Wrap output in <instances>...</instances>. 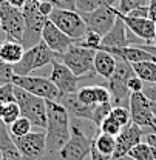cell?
<instances>
[{"label":"cell","mask_w":156,"mask_h":160,"mask_svg":"<svg viewBox=\"0 0 156 160\" xmlns=\"http://www.w3.org/2000/svg\"><path fill=\"white\" fill-rule=\"evenodd\" d=\"M148 2H150V0H119V2L116 3V6H113V8H116L119 12L127 14V12H130V11L136 9V8L147 6V5H148Z\"/></svg>","instance_id":"cell-31"},{"label":"cell","mask_w":156,"mask_h":160,"mask_svg":"<svg viewBox=\"0 0 156 160\" xmlns=\"http://www.w3.org/2000/svg\"><path fill=\"white\" fill-rule=\"evenodd\" d=\"M9 102H16L13 83H6L0 86V103H9Z\"/></svg>","instance_id":"cell-34"},{"label":"cell","mask_w":156,"mask_h":160,"mask_svg":"<svg viewBox=\"0 0 156 160\" xmlns=\"http://www.w3.org/2000/svg\"><path fill=\"white\" fill-rule=\"evenodd\" d=\"M94 54H96L94 49H90V48L80 46L78 43H73L70 46V49L65 54H62L59 59H60L62 63H65L76 76L85 77V76H90V72L94 71V68H93Z\"/></svg>","instance_id":"cell-7"},{"label":"cell","mask_w":156,"mask_h":160,"mask_svg":"<svg viewBox=\"0 0 156 160\" xmlns=\"http://www.w3.org/2000/svg\"><path fill=\"white\" fill-rule=\"evenodd\" d=\"M102 5H105V0H76V11L80 14H88Z\"/></svg>","instance_id":"cell-32"},{"label":"cell","mask_w":156,"mask_h":160,"mask_svg":"<svg viewBox=\"0 0 156 160\" xmlns=\"http://www.w3.org/2000/svg\"><path fill=\"white\" fill-rule=\"evenodd\" d=\"M128 109L132 114V122L144 129V134L156 132V119L152 111V102L144 96V92H133L130 96Z\"/></svg>","instance_id":"cell-10"},{"label":"cell","mask_w":156,"mask_h":160,"mask_svg":"<svg viewBox=\"0 0 156 160\" xmlns=\"http://www.w3.org/2000/svg\"><path fill=\"white\" fill-rule=\"evenodd\" d=\"M42 42H45V45L57 56V59L62 54H65L70 49V46L74 43L65 32H62L57 26L53 22H50V20H46V23L43 26Z\"/></svg>","instance_id":"cell-15"},{"label":"cell","mask_w":156,"mask_h":160,"mask_svg":"<svg viewBox=\"0 0 156 160\" xmlns=\"http://www.w3.org/2000/svg\"><path fill=\"white\" fill-rule=\"evenodd\" d=\"M127 156L133 160H155V157H153V151H152L150 145L145 143L144 140L139 142L137 145H135V146L128 151Z\"/></svg>","instance_id":"cell-26"},{"label":"cell","mask_w":156,"mask_h":160,"mask_svg":"<svg viewBox=\"0 0 156 160\" xmlns=\"http://www.w3.org/2000/svg\"><path fill=\"white\" fill-rule=\"evenodd\" d=\"M115 12H116L117 17L125 23L127 29L133 36H136L137 39H141L142 42L153 45V37H155V22L153 20L145 19V17H130L127 14L119 12L116 8H115Z\"/></svg>","instance_id":"cell-16"},{"label":"cell","mask_w":156,"mask_h":160,"mask_svg":"<svg viewBox=\"0 0 156 160\" xmlns=\"http://www.w3.org/2000/svg\"><path fill=\"white\" fill-rule=\"evenodd\" d=\"M152 111H153V116L156 117V103H153V102H152Z\"/></svg>","instance_id":"cell-44"},{"label":"cell","mask_w":156,"mask_h":160,"mask_svg":"<svg viewBox=\"0 0 156 160\" xmlns=\"http://www.w3.org/2000/svg\"><path fill=\"white\" fill-rule=\"evenodd\" d=\"M3 109H5V103H0V120H2V116H3Z\"/></svg>","instance_id":"cell-43"},{"label":"cell","mask_w":156,"mask_h":160,"mask_svg":"<svg viewBox=\"0 0 156 160\" xmlns=\"http://www.w3.org/2000/svg\"><path fill=\"white\" fill-rule=\"evenodd\" d=\"M13 85L19 86L22 89H25L26 92L42 97L45 100H53L59 102L62 94L57 88L54 86V83L46 77H39V76H14L13 77Z\"/></svg>","instance_id":"cell-8"},{"label":"cell","mask_w":156,"mask_h":160,"mask_svg":"<svg viewBox=\"0 0 156 160\" xmlns=\"http://www.w3.org/2000/svg\"><path fill=\"white\" fill-rule=\"evenodd\" d=\"M30 2H42V0H30Z\"/></svg>","instance_id":"cell-50"},{"label":"cell","mask_w":156,"mask_h":160,"mask_svg":"<svg viewBox=\"0 0 156 160\" xmlns=\"http://www.w3.org/2000/svg\"><path fill=\"white\" fill-rule=\"evenodd\" d=\"M132 76H135L132 63H128V62H125L122 59H117L116 69H115L113 76L107 80V88H108V91L111 94L113 106H127L128 108V102H130L132 92H130L127 83H128V79Z\"/></svg>","instance_id":"cell-3"},{"label":"cell","mask_w":156,"mask_h":160,"mask_svg":"<svg viewBox=\"0 0 156 160\" xmlns=\"http://www.w3.org/2000/svg\"><path fill=\"white\" fill-rule=\"evenodd\" d=\"M3 36V32H2V22H0V37Z\"/></svg>","instance_id":"cell-47"},{"label":"cell","mask_w":156,"mask_h":160,"mask_svg":"<svg viewBox=\"0 0 156 160\" xmlns=\"http://www.w3.org/2000/svg\"><path fill=\"white\" fill-rule=\"evenodd\" d=\"M2 160H3V159H2Z\"/></svg>","instance_id":"cell-51"},{"label":"cell","mask_w":156,"mask_h":160,"mask_svg":"<svg viewBox=\"0 0 156 160\" xmlns=\"http://www.w3.org/2000/svg\"><path fill=\"white\" fill-rule=\"evenodd\" d=\"M82 17L87 23V29L98 32L99 36H105L111 29V26L115 25V22L117 19L115 8L107 6V5H102L100 8L94 9L93 12L82 14Z\"/></svg>","instance_id":"cell-14"},{"label":"cell","mask_w":156,"mask_h":160,"mask_svg":"<svg viewBox=\"0 0 156 160\" xmlns=\"http://www.w3.org/2000/svg\"><path fill=\"white\" fill-rule=\"evenodd\" d=\"M14 97L20 108L22 117H26L33 123V126H37L40 129L46 128L48 114H46V100L33 96L14 85Z\"/></svg>","instance_id":"cell-2"},{"label":"cell","mask_w":156,"mask_h":160,"mask_svg":"<svg viewBox=\"0 0 156 160\" xmlns=\"http://www.w3.org/2000/svg\"><path fill=\"white\" fill-rule=\"evenodd\" d=\"M147 8H148V19L156 23V0H150Z\"/></svg>","instance_id":"cell-40"},{"label":"cell","mask_w":156,"mask_h":160,"mask_svg":"<svg viewBox=\"0 0 156 160\" xmlns=\"http://www.w3.org/2000/svg\"><path fill=\"white\" fill-rule=\"evenodd\" d=\"M127 86H128V89H130V92H132V94H133V92H142L144 82H142V80H141L136 74H135V76H132V77L128 79Z\"/></svg>","instance_id":"cell-35"},{"label":"cell","mask_w":156,"mask_h":160,"mask_svg":"<svg viewBox=\"0 0 156 160\" xmlns=\"http://www.w3.org/2000/svg\"><path fill=\"white\" fill-rule=\"evenodd\" d=\"M50 22H53L62 32H65L74 43L80 40L87 32V23L82 17V14L71 9H59L54 8L53 12L48 17Z\"/></svg>","instance_id":"cell-6"},{"label":"cell","mask_w":156,"mask_h":160,"mask_svg":"<svg viewBox=\"0 0 156 160\" xmlns=\"http://www.w3.org/2000/svg\"><path fill=\"white\" fill-rule=\"evenodd\" d=\"M78 99L85 105H99V103H111V94L108 88L94 85V86H83L79 88L76 92ZM113 105V103H111Z\"/></svg>","instance_id":"cell-19"},{"label":"cell","mask_w":156,"mask_h":160,"mask_svg":"<svg viewBox=\"0 0 156 160\" xmlns=\"http://www.w3.org/2000/svg\"><path fill=\"white\" fill-rule=\"evenodd\" d=\"M128 45H130L128 43V29H127L125 23L117 17L115 25L111 26V29L105 36H102V43H100L99 49H102V48H124Z\"/></svg>","instance_id":"cell-18"},{"label":"cell","mask_w":156,"mask_h":160,"mask_svg":"<svg viewBox=\"0 0 156 160\" xmlns=\"http://www.w3.org/2000/svg\"><path fill=\"white\" fill-rule=\"evenodd\" d=\"M53 68H51V76L50 80L54 83V86L60 91V94H73V92H78L79 89V80L82 77L76 76L65 63H62L60 60H54L53 63Z\"/></svg>","instance_id":"cell-13"},{"label":"cell","mask_w":156,"mask_h":160,"mask_svg":"<svg viewBox=\"0 0 156 160\" xmlns=\"http://www.w3.org/2000/svg\"><path fill=\"white\" fill-rule=\"evenodd\" d=\"M91 139L83 134L78 125H71V136L59 152L60 160H85L90 156Z\"/></svg>","instance_id":"cell-11"},{"label":"cell","mask_w":156,"mask_h":160,"mask_svg":"<svg viewBox=\"0 0 156 160\" xmlns=\"http://www.w3.org/2000/svg\"><path fill=\"white\" fill-rule=\"evenodd\" d=\"M98 128H99V132H104V134H108V136H113V137H117L119 132L122 131V126L110 114L102 120V123L99 125Z\"/></svg>","instance_id":"cell-27"},{"label":"cell","mask_w":156,"mask_h":160,"mask_svg":"<svg viewBox=\"0 0 156 160\" xmlns=\"http://www.w3.org/2000/svg\"><path fill=\"white\" fill-rule=\"evenodd\" d=\"M76 43L80 45V46H85V48H90V49L98 51L100 43H102V36H99L98 32H94V31H88V29H87L85 36L80 40H78Z\"/></svg>","instance_id":"cell-29"},{"label":"cell","mask_w":156,"mask_h":160,"mask_svg":"<svg viewBox=\"0 0 156 160\" xmlns=\"http://www.w3.org/2000/svg\"><path fill=\"white\" fill-rule=\"evenodd\" d=\"M132 68L139 79L144 83H156V62L153 60H144L132 63Z\"/></svg>","instance_id":"cell-23"},{"label":"cell","mask_w":156,"mask_h":160,"mask_svg":"<svg viewBox=\"0 0 156 160\" xmlns=\"http://www.w3.org/2000/svg\"><path fill=\"white\" fill-rule=\"evenodd\" d=\"M59 102L65 106V109H67L71 116L91 122L94 105H85V103H82V102L78 99L76 92H73V94H63Z\"/></svg>","instance_id":"cell-20"},{"label":"cell","mask_w":156,"mask_h":160,"mask_svg":"<svg viewBox=\"0 0 156 160\" xmlns=\"http://www.w3.org/2000/svg\"><path fill=\"white\" fill-rule=\"evenodd\" d=\"M26 2H28V0H8V3H9L11 6L19 8V9H22V8L26 5Z\"/></svg>","instance_id":"cell-41"},{"label":"cell","mask_w":156,"mask_h":160,"mask_svg":"<svg viewBox=\"0 0 156 160\" xmlns=\"http://www.w3.org/2000/svg\"><path fill=\"white\" fill-rule=\"evenodd\" d=\"M56 59H57V56L45 45V42H40L36 46L25 49L20 62L13 65L14 76H30L33 71L53 63Z\"/></svg>","instance_id":"cell-5"},{"label":"cell","mask_w":156,"mask_h":160,"mask_svg":"<svg viewBox=\"0 0 156 160\" xmlns=\"http://www.w3.org/2000/svg\"><path fill=\"white\" fill-rule=\"evenodd\" d=\"M0 22H2L3 37L6 40L22 43L23 28H25L22 9L11 6L8 0H0Z\"/></svg>","instance_id":"cell-9"},{"label":"cell","mask_w":156,"mask_h":160,"mask_svg":"<svg viewBox=\"0 0 156 160\" xmlns=\"http://www.w3.org/2000/svg\"><path fill=\"white\" fill-rule=\"evenodd\" d=\"M31 129H33V123L26 117H22V116L14 123L9 125V134H11L13 139H19V137H23V136L30 134Z\"/></svg>","instance_id":"cell-25"},{"label":"cell","mask_w":156,"mask_h":160,"mask_svg":"<svg viewBox=\"0 0 156 160\" xmlns=\"http://www.w3.org/2000/svg\"><path fill=\"white\" fill-rule=\"evenodd\" d=\"M2 43H3V40H2V37H0V46H2Z\"/></svg>","instance_id":"cell-49"},{"label":"cell","mask_w":156,"mask_h":160,"mask_svg":"<svg viewBox=\"0 0 156 160\" xmlns=\"http://www.w3.org/2000/svg\"><path fill=\"white\" fill-rule=\"evenodd\" d=\"M116 62L117 59L113 54H110L107 51H102V49H98L96 54H94V63H93L94 72L100 77H104L105 80H108L113 76L115 69H116Z\"/></svg>","instance_id":"cell-21"},{"label":"cell","mask_w":156,"mask_h":160,"mask_svg":"<svg viewBox=\"0 0 156 160\" xmlns=\"http://www.w3.org/2000/svg\"><path fill=\"white\" fill-rule=\"evenodd\" d=\"M46 114H48V123L45 128L46 156L53 157L59 156L60 149L71 136L70 112L65 109V106L60 102L46 100Z\"/></svg>","instance_id":"cell-1"},{"label":"cell","mask_w":156,"mask_h":160,"mask_svg":"<svg viewBox=\"0 0 156 160\" xmlns=\"http://www.w3.org/2000/svg\"><path fill=\"white\" fill-rule=\"evenodd\" d=\"M90 157H91V160H110L111 159L110 156H105L100 151H98L93 143H91V148H90Z\"/></svg>","instance_id":"cell-39"},{"label":"cell","mask_w":156,"mask_h":160,"mask_svg":"<svg viewBox=\"0 0 156 160\" xmlns=\"http://www.w3.org/2000/svg\"><path fill=\"white\" fill-rule=\"evenodd\" d=\"M119 0H105V5L107 6H116V3Z\"/></svg>","instance_id":"cell-42"},{"label":"cell","mask_w":156,"mask_h":160,"mask_svg":"<svg viewBox=\"0 0 156 160\" xmlns=\"http://www.w3.org/2000/svg\"><path fill=\"white\" fill-rule=\"evenodd\" d=\"M23 52H25V48L20 42L5 40L0 46V60L9 65H16L23 57Z\"/></svg>","instance_id":"cell-22"},{"label":"cell","mask_w":156,"mask_h":160,"mask_svg":"<svg viewBox=\"0 0 156 160\" xmlns=\"http://www.w3.org/2000/svg\"><path fill=\"white\" fill-rule=\"evenodd\" d=\"M53 9H54V6H53V3L50 0H42V2H39V11L45 17H50V14L53 12Z\"/></svg>","instance_id":"cell-37"},{"label":"cell","mask_w":156,"mask_h":160,"mask_svg":"<svg viewBox=\"0 0 156 160\" xmlns=\"http://www.w3.org/2000/svg\"><path fill=\"white\" fill-rule=\"evenodd\" d=\"M142 92L150 102L156 103V83H144Z\"/></svg>","instance_id":"cell-36"},{"label":"cell","mask_w":156,"mask_h":160,"mask_svg":"<svg viewBox=\"0 0 156 160\" xmlns=\"http://www.w3.org/2000/svg\"><path fill=\"white\" fill-rule=\"evenodd\" d=\"M153 46H155V49H156V23H155V37H153Z\"/></svg>","instance_id":"cell-46"},{"label":"cell","mask_w":156,"mask_h":160,"mask_svg":"<svg viewBox=\"0 0 156 160\" xmlns=\"http://www.w3.org/2000/svg\"><path fill=\"white\" fill-rule=\"evenodd\" d=\"M144 137V129L141 126H137L136 123L130 122L127 126L122 128V131L119 132L116 137V148L113 152V157H124L128 154V151L137 145L139 142H142Z\"/></svg>","instance_id":"cell-17"},{"label":"cell","mask_w":156,"mask_h":160,"mask_svg":"<svg viewBox=\"0 0 156 160\" xmlns=\"http://www.w3.org/2000/svg\"><path fill=\"white\" fill-rule=\"evenodd\" d=\"M23 160H40L46 154V139L45 132H30L23 137L14 139Z\"/></svg>","instance_id":"cell-12"},{"label":"cell","mask_w":156,"mask_h":160,"mask_svg":"<svg viewBox=\"0 0 156 160\" xmlns=\"http://www.w3.org/2000/svg\"><path fill=\"white\" fill-rule=\"evenodd\" d=\"M91 143L102 154L113 157V152H115V148H116V137L104 134V132H99L94 139H91Z\"/></svg>","instance_id":"cell-24"},{"label":"cell","mask_w":156,"mask_h":160,"mask_svg":"<svg viewBox=\"0 0 156 160\" xmlns=\"http://www.w3.org/2000/svg\"><path fill=\"white\" fill-rule=\"evenodd\" d=\"M22 14L25 20L22 45L25 49H28L42 42V31L48 17H45L39 11V2H30V0L22 8Z\"/></svg>","instance_id":"cell-4"},{"label":"cell","mask_w":156,"mask_h":160,"mask_svg":"<svg viewBox=\"0 0 156 160\" xmlns=\"http://www.w3.org/2000/svg\"><path fill=\"white\" fill-rule=\"evenodd\" d=\"M3 159V154H2V151H0V160Z\"/></svg>","instance_id":"cell-48"},{"label":"cell","mask_w":156,"mask_h":160,"mask_svg":"<svg viewBox=\"0 0 156 160\" xmlns=\"http://www.w3.org/2000/svg\"><path fill=\"white\" fill-rule=\"evenodd\" d=\"M122 14H124V12H122ZM127 16H130V17H145V19H148V8H147V6L136 8V9L127 12Z\"/></svg>","instance_id":"cell-38"},{"label":"cell","mask_w":156,"mask_h":160,"mask_svg":"<svg viewBox=\"0 0 156 160\" xmlns=\"http://www.w3.org/2000/svg\"><path fill=\"white\" fill-rule=\"evenodd\" d=\"M20 116V108L17 105V102H9V103H5V109H3V116H2V120L3 123H6L8 126L11 123H14L16 120L19 119Z\"/></svg>","instance_id":"cell-28"},{"label":"cell","mask_w":156,"mask_h":160,"mask_svg":"<svg viewBox=\"0 0 156 160\" xmlns=\"http://www.w3.org/2000/svg\"><path fill=\"white\" fill-rule=\"evenodd\" d=\"M150 148H152V151H153V157H155V160H156V145L150 146Z\"/></svg>","instance_id":"cell-45"},{"label":"cell","mask_w":156,"mask_h":160,"mask_svg":"<svg viewBox=\"0 0 156 160\" xmlns=\"http://www.w3.org/2000/svg\"><path fill=\"white\" fill-rule=\"evenodd\" d=\"M111 108H113V105H111V103H99V105H94L91 122H93L96 126H99V125L102 123V120L110 114Z\"/></svg>","instance_id":"cell-33"},{"label":"cell","mask_w":156,"mask_h":160,"mask_svg":"<svg viewBox=\"0 0 156 160\" xmlns=\"http://www.w3.org/2000/svg\"><path fill=\"white\" fill-rule=\"evenodd\" d=\"M110 116L116 120L122 128L127 126L132 122V114H130V109L127 106H113L111 111H110Z\"/></svg>","instance_id":"cell-30"}]
</instances>
